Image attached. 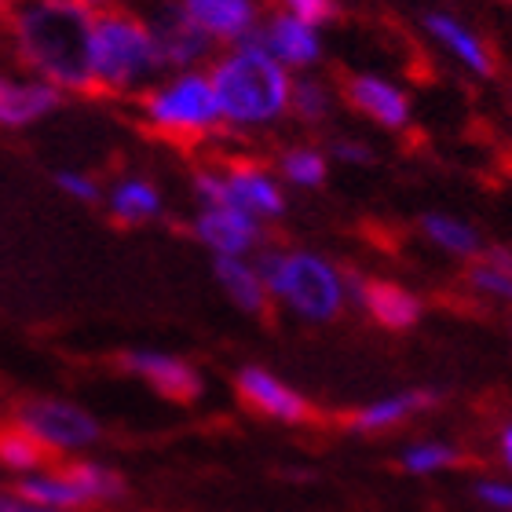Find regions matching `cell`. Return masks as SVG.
Wrapping results in <instances>:
<instances>
[{"instance_id": "3957f363", "label": "cell", "mask_w": 512, "mask_h": 512, "mask_svg": "<svg viewBox=\"0 0 512 512\" xmlns=\"http://www.w3.org/2000/svg\"><path fill=\"white\" fill-rule=\"evenodd\" d=\"M256 271H260L271 297H278L308 322H333L348 300L344 275L319 253H304V249L278 253V249H271V253H260Z\"/></svg>"}, {"instance_id": "603a6c76", "label": "cell", "mask_w": 512, "mask_h": 512, "mask_svg": "<svg viewBox=\"0 0 512 512\" xmlns=\"http://www.w3.org/2000/svg\"><path fill=\"white\" fill-rule=\"evenodd\" d=\"M421 231H425V238L432 246H439L450 256H476L483 249L476 227H469L465 220H458V216L428 213V216H421Z\"/></svg>"}, {"instance_id": "ac0fdd59", "label": "cell", "mask_w": 512, "mask_h": 512, "mask_svg": "<svg viewBox=\"0 0 512 512\" xmlns=\"http://www.w3.org/2000/svg\"><path fill=\"white\" fill-rule=\"evenodd\" d=\"M213 275L238 311H246V315H264L267 311V297L271 293H267L260 271L253 264H246L242 256H216Z\"/></svg>"}, {"instance_id": "5b68a950", "label": "cell", "mask_w": 512, "mask_h": 512, "mask_svg": "<svg viewBox=\"0 0 512 512\" xmlns=\"http://www.w3.org/2000/svg\"><path fill=\"white\" fill-rule=\"evenodd\" d=\"M143 118L158 132L176 139L205 136L224 121L213 81H209V74H198V70H187V74L172 77L169 85L147 92L143 96Z\"/></svg>"}, {"instance_id": "7402d4cb", "label": "cell", "mask_w": 512, "mask_h": 512, "mask_svg": "<svg viewBox=\"0 0 512 512\" xmlns=\"http://www.w3.org/2000/svg\"><path fill=\"white\" fill-rule=\"evenodd\" d=\"M469 286L483 297L512 300V249L491 246L480 249V260L469 267Z\"/></svg>"}, {"instance_id": "8fae6325", "label": "cell", "mask_w": 512, "mask_h": 512, "mask_svg": "<svg viewBox=\"0 0 512 512\" xmlns=\"http://www.w3.org/2000/svg\"><path fill=\"white\" fill-rule=\"evenodd\" d=\"M121 366H125L128 374L143 377L154 392L172 399V403H194L205 388L202 374L191 363H183V359L165 352H125L121 355Z\"/></svg>"}, {"instance_id": "e575fe53", "label": "cell", "mask_w": 512, "mask_h": 512, "mask_svg": "<svg viewBox=\"0 0 512 512\" xmlns=\"http://www.w3.org/2000/svg\"><path fill=\"white\" fill-rule=\"evenodd\" d=\"M502 454H505V461H509V469H512V425L502 432Z\"/></svg>"}, {"instance_id": "ffe728a7", "label": "cell", "mask_w": 512, "mask_h": 512, "mask_svg": "<svg viewBox=\"0 0 512 512\" xmlns=\"http://www.w3.org/2000/svg\"><path fill=\"white\" fill-rule=\"evenodd\" d=\"M15 494L26 498V502L48 505V509H66V512L85 509L88 505V498L81 494V487H77L63 469L59 472H30V476H22V480L15 483Z\"/></svg>"}, {"instance_id": "f1b7e54d", "label": "cell", "mask_w": 512, "mask_h": 512, "mask_svg": "<svg viewBox=\"0 0 512 512\" xmlns=\"http://www.w3.org/2000/svg\"><path fill=\"white\" fill-rule=\"evenodd\" d=\"M282 11H286L289 19L304 22V26H315V30L330 26L341 15L337 0H282Z\"/></svg>"}, {"instance_id": "d4e9b609", "label": "cell", "mask_w": 512, "mask_h": 512, "mask_svg": "<svg viewBox=\"0 0 512 512\" xmlns=\"http://www.w3.org/2000/svg\"><path fill=\"white\" fill-rule=\"evenodd\" d=\"M52 458L48 450L30 436V432H22L19 425H0V465L11 472H41L44 461Z\"/></svg>"}, {"instance_id": "2e32d148", "label": "cell", "mask_w": 512, "mask_h": 512, "mask_svg": "<svg viewBox=\"0 0 512 512\" xmlns=\"http://www.w3.org/2000/svg\"><path fill=\"white\" fill-rule=\"evenodd\" d=\"M63 103V92L44 81H11L0 77V125L22 128L48 118Z\"/></svg>"}, {"instance_id": "d6a6232c", "label": "cell", "mask_w": 512, "mask_h": 512, "mask_svg": "<svg viewBox=\"0 0 512 512\" xmlns=\"http://www.w3.org/2000/svg\"><path fill=\"white\" fill-rule=\"evenodd\" d=\"M333 158L348 161V165H370V161H374V150L366 147V143H359V139H337V143H333Z\"/></svg>"}, {"instance_id": "30bf717a", "label": "cell", "mask_w": 512, "mask_h": 512, "mask_svg": "<svg viewBox=\"0 0 512 512\" xmlns=\"http://www.w3.org/2000/svg\"><path fill=\"white\" fill-rule=\"evenodd\" d=\"M235 384H238V395L246 399V406H253L256 414L286 421V425H300V421L311 417L308 399L297 388H289L286 381H278L264 366H242Z\"/></svg>"}, {"instance_id": "d590c367", "label": "cell", "mask_w": 512, "mask_h": 512, "mask_svg": "<svg viewBox=\"0 0 512 512\" xmlns=\"http://www.w3.org/2000/svg\"><path fill=\"white\" fill-rule=\"evenodd\" d=\"M74 4H81V8H88V4H103V0H74Z\"/></svg>"}, {"instance_id": "e0dca14e", "label": "cell", "mask_w": 512, "mask_h": 512, "mask_svg": "<svg viewBox=\"0 0 512 512\" xmlns=\"http://www.w3.org/2000/svg\"><path fill=\"white\" fill-rule=\"evenodd\" d=\"M425 30L432 33V37H436V41L443 44L465 70H472L476 77L494 74L491 52H487L480 37H476L469 26H461L454 15H447V11H432V15H425Z\"/></svg>"}, {"instance_id": "7a4b0ae2", "label": "cell", "mask_w": 512, "mask_h": 512, "mask_svg": "<svg viewBox=\"0 0 512 512\" xmlns=\"http://www.w3.org/2000/svg\"><path fill=\"white\" fill-rule=\"evenodd\" d=\"M209 81L220 103V118L231 125H267L282 118L289 107V88H293L286 66L275 63L256 44H235L213 66Z\"/></svg>"}, {"instance_id": "ba28073f", "label": "cell", "mask_w": 512, "mask_h": 512, "mask_svg": "<svg viewBox=\"0 0 512 512\" xmlns=\"http://www.w3.org/2000/svg\"><path fill=\"white\" fill-rule=\"evenodd\" d=\"M238 44H256L264 48L275 63H282L286 70H308L322 59V37L315 26H304V22L289 19L286 11L282 15H271L264 26H256L246 41Z\"/></svg>"}, {"instance_id": "9c48e42d", "label": "cell", "mask_w": 512, "mask_h": 512, "mask_svg": "<svg viewBox=\"0 0 512 512\" xmlns=\"http://www.w3.org/2000/svg\"><path fill=\"white\" fill-rule=\"evenodd\" d=\"M150 37L158 44L161 70H183V66L202 63L205 55L213 52V37L202 33L187 19V11L180 4H165L150 22Z\"/></svg>"}, {"instance_id": "6da1fadb", "label": "cell", "mask_w": 512, "mask_h": 512, "mask_svg": "<svg viewBox=\"0 0 512 512\" xmlns=\"http://www.w3.org/2000/svg\"><path fill=\"white\" fill-rule=\"evenodd\" d=\"M92 26L96 15L74 0H15L11 37L22 63L59 92H92Z\"/></svg>"}, {"instance_id": "277c9868", "label": "cell", "mask_w": 512, "mask_h": 512, "mask_svg": "<svg viewBox=\"0 0 512 512\" xmlns=\"http://www.w3.org/2000/svg\"><path fill=\"white\" fill-rule=\"evenodd\" d=\"M161 74L158 44L150 37V26L128 11L96 15L92 26V81L103 92H125V88Z\"/></svg>"}, {"instance_id": "4dcf8cb0", "label": "cell", "mask_w": 512, "mask_h": 512, "mask_svg": "<svg viewBox=\"0 0 512 512\" xmlns=\"http://www.w3.org/2000/svg\"><path fill=\"white\" fill-rule=\"evenodd\" d=\"M194 194H198L205 205H227L224 172H198V176H194Z\"/></svg>"}, {"instance_id": "836d02e7", "label": "cell", "mask_w": 512, "mask_h": 512, "mask_svg": "<svg viewBox=\"0 0 512 512\" xmlns=\"http://www.w3.org/2000/svg\"><path fill=\"white\" fill-rule=\"evenodd\" d=\"M0 512H66V509H48V505L26 502L15 491H0Z\"/></svg>"}, {"instance_id": "d6986e66", "label": "cell", "mask_w": 512, "mask_h": 512, "mask_svg": "<svg viewBox=\"0 0 512 512\" xmlns=\"http://www.w3.org/2000/svg\"><path fill=\"white\" fill-rule=\"evenodd\" d=\"M439 392H428V388H414V392L403 395H388V399H377V403L363 406L359 414L352 417L355 432H384V428H395L399 421H406L417 410H428L436 403Z\"/></svg>"}, {"instance_id": "7c38bea8", "label": "cell", "mask_w": 512, "mask_h": 512, "mask_svg": "<svg viewBox=\"0 0 512 512\" xmlns=\"http://www.w3.org/2000/svg\"><path fill=\"white\" fill-rule=\"evenodd\" d=\"M194 238L216 256H246L260 246V220L235 209V205H205L194 216Z\"/></svg>"}, {"instance_id": "44dd1931", "label": "cell", "mask_w": 512, "mask_h": 512, "mask_svg": "<svg viewBox=\"0 0 512 512\" xmlns=\"http://www.w3.org/2000/svg\"><path fill=\"white\" fill-rule=\"evenodd\" d=\"M110 213L125 227L147 224L161 213V194L154 183L147 180H121L110 194Z\"/></svg>"}, {"instance_id": "f546056e", "label": "cell", "mask_w": 512, "mask_h": 512, "mask_svg": "<svg viewBox=\"0 0 512 512\" xmlns=\"http://www.w3.org/2000/svg\"><path fill=\"white\" fill-rule=\"evenodd\" d=\"M55 183H59L70 198H77V202H88V205L99 202V183L92 180V176H85V172H59Z\"/></svg>"}, {"instance_id": "1f68e13d", "label": "cell", "mask_w": 512, "mask_h": 512, "mask_svg": "<svg viewBox=\"0 0 512 512\" xmlns=\"http://www.w3.org/2000/svg\"><path fill=\"white\" fill-rule=\"evenodd\" d=\"M476 498H480V502H487L491 509L512 512V483L483 480V483H476Z\"/></svg>"}, {"instance_id": "5bb4252c", "label": "cell", "mask_w": 512, "mask_h": 512, "mask_svg": "<svg viewBox=\"0 0 512 512\" xmlns=\"http://www.w3.org/2000/svg\"><path fill=\"white\" fill-rule=\"evenodd\" d=\"M344 96L359 114H366L370 121L384 128H406L410 125V96L403 88L384 81L377 74H359L344 85Z\"/></svg>"}, {"instance_id": "9a60e30c", "label": "cell", "mask_w": 512, "mask_h": 512, "mask_svg": "<svg viewBox=\"0 0 512 512\" xmlns=\"http://www.w3.org/2000/svg\"><path fill=\"white\" fill-rule=\"evenodd\" d=\"M213 41H246L256 30V0H176Z\"/></svg>"}, {"instance_id": "484cf974", "label": "cell", "mask_w": 512, "mask_h": 512, "mask_svg": "<svg viewBox=\"0 0 512 512\" xmlns=\"http://www.w3.org/2000/svg\"><path fill=\"white\" fill-rule=\"evenodd\" d=\"M330 107H333V96L322 81H315V77H300V81H293V88H289V110H293V118L297 121H304V125H319V121L330 118Z\"/></svg>"}, {"instance_id": "4fadbf2b", "label": "cell", "mask_w": 512, "mask_h": 512, "mask_svg": "<svg viewBox=\"0 0 512 512\" xmlns=\"http://www.w3.org/2000/svg\"><path fill=\"white\" fill-rule=\"evenodd\" d=\"M227 187V205H235L253 220H278L286 213V198L271 176L260 165H231L224 172Z\"/></svg>"}, {"instance_id": "83f0119b", "label": "cell", "mask_w": 512, "mask_h": 512, "mask_svg": "<svg viewBox=\"0 0 512 512\" xmlns=\"http://www.w3.org/2000/svg\"><path fill=\"white\" fill-rule=\"evenodd\" d=\"M454 461H458V450L450 447V443H414V447L403 450V469L414 472V476L450 469Z\"/></svg>"}, {"instance_id": "52a82bcc", "label": "cell", "mask_w": 512, "mask_h": 512, "mask_svg": "<svg viewBox=\"0 0 512 512\" xmlns=\"http://www.w3.org/2000/svg\"><path fill=\"white\" fill-rule=\"evenodd\" d=\"M344 293L355 300V304H363L370 311V319L384 330H410L421 322L425 315V304L417 293H410L406 286L399 282H384V278H363L348 271L344 275Z\"/></svg>"}, {"instance_id": "cb8c5ba5", "label": "cell", "mask_w": 512, "mask_h": 512, "mask_svg": "<svg viewBox=\"0 0 512 512\" xmlns=\"http://www.w3.org/2000/svg\"><path fill=\"white\" fill-rule=\"evenodd\" d=\"M63 472L77 483V487H81V494L88 498V505L118 502V498H125V480H121L114 469L99 465V461H74V465H66Z\"/></svg>"}, {"instance_id": "8992f818", "label": "cell", "mask_w": 512, "mask_h": 512, "mask_svg": "<svg viewBox=\"0 0 512 512\" xmlns=\"http://www.w3.org/2000/svg\"><path fill=\"white\" fill-rule=\"evenodd\" d=\"M22 432H30L48 454L52 450H85L92 447L103 428L85 406L66 403V399H26L15 406V421Z\"/></svg>"}, {"instance_id": "4316f807", "label": "cell", "mask_w": 512, "mask_h": 512, "mask_svg": "<svg viewBox=\"0 0 512 512\" xmlns=\"http://www.w3.org/2000/svg\"><path fill=\"white\" fill-rule=\"evenodd\" d=\"M278 169H282L286 183H293V187H322L326 172H330V161L315 147H293L282 154Z\"/></svg>"}]
</instances>
